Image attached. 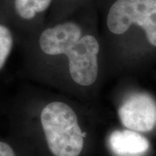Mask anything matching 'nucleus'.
I'll return each instance as SVG.
<instances>
[{"mask_svg": "<svg viewBox=\"0 0 156 156\" xmlns=\"http://www.w3.org/2000/svg\"><path fill=\"white\" fill-rule=\"evenodd\" d=\"M108 144L116 156H141L149 149V141L134 130H115L109 138Z\"/></svg>", "mask_w": 156, "mask_h": 156, "instance_id": "nucleus-6", "label": "nucleus"}, {"mask_svg": "<svg viewBox=\"0 0 156 156\" xmlns=\"http://www.w3.org/2000/svg\"><path fill=\"white\" fill-rule=\"evenodd\" d=\"M39 122L49 150L54 156H79L84 134L75 111L62 101H51L41 108Z\"/></svg>", "mask_w": 156, "mask_h": 156, "instance_id": "nucleus-2", "label": "nucleus"}, {"mask_svg": "<svg viewBox=\"0 0 156 156\" xmlns=\"http://www.w3.org/2000/svg\"><path fill=\"white\" fill-rule=\"evenodd\" d=\"M37 47L46 56H67L69 74L76 83L88 87L96 81L99 43L91 35L82 36L76 23L65 22L44 29L39 34Z\"/></svg>", "mask_w": 156, "mask_h": 156, "instance_id": "nucleus-1", "label": "nucleus"}, {"mask_svg": "<svg viewBox=\"0 0 156 156\" xmlns=\"http://www.w3.org/2000/svg\"><path fill=\"white\" fill-rule=\"evenodd\" d=\"M133 25L143 30L148 44L156 47V0H115L107 16V26L115 35Z\"/></svg>", "mask_w": 156, "mask_h": 156, "instance_id": "nucleus-3", "label": "nucleus"}, {"mask_svg": "<svg viewBox=\"0 0 156 156\" xmlns=\"http://www.w3.org/2000/svg\"><path fill=\"white\" fill-rule=\"evenodd\" d=\"M15 43L14 34L9 23L0 16V72L5 66Z\"/></svg>", "mask_w": 156, "mask_h": 156, "instance_id": "nucleus-7", "label": "nucleus"}, {"mask_svg": "<svg viewBox=\"0 0 156 156\" xmlns=\"http://www.w3.org/2000/svg\"><path fill=\"white\" fill-rule=\"evenodd\" d=\"M0 156H17V150L10 142L0 139Z\"/></svg>", "mask_w": 156, "mask_h": 156, "instance_id": "nucleus-8", "label": "nucleus"}, {"mask_svg": "<svg viewBox=\"0 0 156 156\" xmlns=\"http://www.w3.org/2000/svg\"><path fill=\"white\" fill-rule=\"evenodd\" d=\"M52 0H0V16L30 26L48 10Z\"/></svg>", "mask_w": 156, "mask_h": 156, "instance_id": "nucleus-5", "label": "nucleus"}, {"mask_svg": "<svg viewBox=\"0 0 156 156\" xmlns=\"http://www.w3.org/2000/svg\"><path fill=\"white\" fill-rule=\"evenodd\" d=\"M118 114L123 126L130 130L146 133L156 126V103L147 94L130 95L120 107Z\"/></svg>", "mask_w": 156, "mask_h": 156, "instance_id": "nucleus-4", "label": "nucleus"}]
</instances>
